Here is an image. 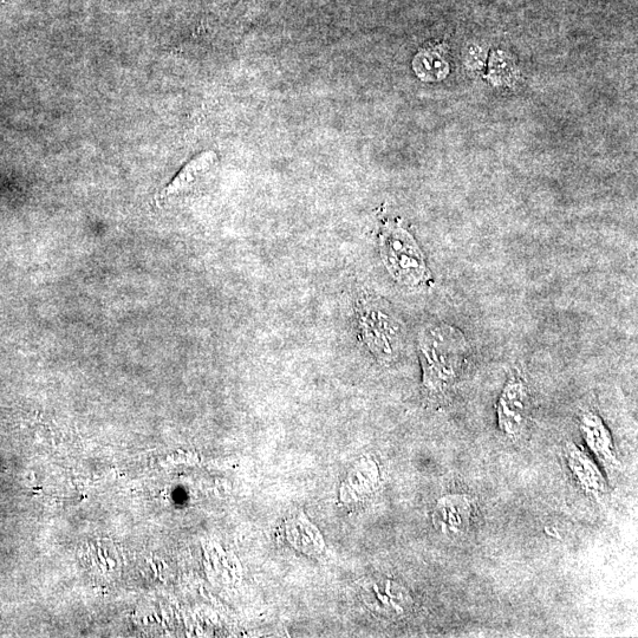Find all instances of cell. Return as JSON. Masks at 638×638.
Here are the masks:
<instances>
[{
  "label": "cell",
  "instance_id": "cell-1",
  "mask_svg": "<svg viewBox=\"0 0 638 638\" xmlns=\"http://www.w3.org/2000/svg\"><path fill=\"white\" fill-rule=\"evenodd\" d=\"M423 392L434 401L454 393L471 353L464 332L447 323H431L418 335Z\"/></svg>",
  "mask_w": 638,
  "mask_h": 638
},
{
  "label": "cell",
  "instance_id": "cell-2",
  "mask_svg": "<svg viewBox=\"0 0 638 638\" xmlns=\"http://www.w3.org/2000/svg\"><path fill=\"white\" fill-rule=\"evenodd\" d=\"M358 331L361 340L377 361L393 363L406 344V330L389 304L376 297H366L358 304Z\"/></svg>",
  "mask_w": 638,
  "mask_h": 638
},
{
  "label": "cell",
  "instance_id": "cell-3",
  "mask_svg": "<svg viewBox=\"0 0 638 638\" xmlns=\"http://www.w3.org/2000/svg\"><path fill=\"white\" fill-rule=\"evenodd\" d=\"M380 250L384 266L397 283L415 289L432 281L431 270L420 246L400 225L384 226Z\"/></svg>",
  "mask_w": 638,
  "mask_h": 638
},
{
  "label": "cell",
  "instance_id": "cell-4",
  "mask_svg": "<svg viewBox=\"0 0 638 638\" xmlns=\"http://www.w3.org/2000/svg\"><path fill=\"white\" fill-rule=\"evenodd\" d=\"M530 388L522 377L513 375L501 390L497 403L500 432L510 440L522 438L529 427L531 414Z\"/></svg>",
  "mask_w": 638,
  "mask_h": 638
},
{
  "label": "cell",
  "instance_id": "cell-5",
  "mask_svg": "<svg viewBox=\"0 0 638 638\" xmlns=\"http://www.w3.org/2000/svg\"><path fill=\"white\" fill-rule=\"evenodd\" d=\"M474 513L473 500L467 494L452 493L441 497L433 511V524L448 538L464 537L470 530Z\"/></svg>",
  "mask_w": 638,
  "mask_h": 638
},
{
  "label": "cell",
  "instance_id": "cell-6",
  "mask_svg": "<svg viewBox=\"0 0 638 638\" xmlns=\"http://www.w3.org/2000/svg\"><path fill=\"white\" fill-rule=\"evenodd\" d=\"M564 454L566 466L585 496L594 500H601L607 496V480H605L600 467L587 452H584L574 442H568Z\"/></svg>",
  "mask_w": 638,
  "mask_h": 638
},
{
  "label": "cell",
  "instance_id": "cell-7",
  "mask_svg": "<svg viewBox=\"0 0 638 638\" xmlns=\"http://www.w3.org/2000/svg\"><path fill=\"white\" fill-rule=\"evenodd\" d=\"M579 432H581L585 444L598 460L604 462L608 467L615 468L620 465L613 435L600 415L591 412V410L583 413L579 419Z\"/></svg>",
  "mask_w": 638,
  "mask_h": 638
},
{
  "label": "cell",
  "instance_id": "cell-8",
  "mask_svg": "<svg viewBox=\"0 0 638 638\" xmlns=\"http://www.w3.org/2000/svg\"><path fill=\"white\" fill-rule=\"evenodd\" d=\"M216 162V153L206 152L200 154L181 169V172L173 179L171 184L162 191L160 197L162 199H168L190 191L200 178H203L207 172H210V169L216 165Z\"/></svg>",
  "mask_w": 638,
  "mask_h": 638
},
{
  "label": "cell",
  "instance_id": "cell-9",
  "mask_svg": "<svg viewBox=\"0 0 638 638\" xmlns=\"http://www.w3.org/2000/svg\"><path fill=\"white\" fill-rule=\"evenodd\" d=\"M413 67L416 75L427 82L444 80L449 71L445 54L438 48L422 50L415 57Z\"/></svg>",
  "mask_w": 638,
  "mask_h": 638
},
{
  "label": "cell",
  "instance_id": "cell-10",
  "mask_svg": "<svg viewBox=\"0 0 638 638\" xmlns=\"http://www.w3.org/2000/svg\"><path fill=\"white\" fill-rule=\"evenodd\" d=\"M514 75V65L503 52L493 56L491 62V76L499 84L510 83Z\"/></svg>",
  "mask_w": 638,
  "mask_h": 638
},
{
  "label": "cell",
  "instance_id": "cell-11",
  "mask_svg": "<svg viewBox=\"0 0 638 638\" xmlns=\"http://www.w3.org/2000/svg\"><path fill=\"white\" fill-rule=\"evenodd\" d=\"M97 555H99V557L101 558V562H102V564H103V565H106V564H107V561H106V559H104V558L102 557V551H101V549H99V551H97Z\"/></svg>",
  "mask_w": 638,
  "mask_h": 638
}]
</instances>
